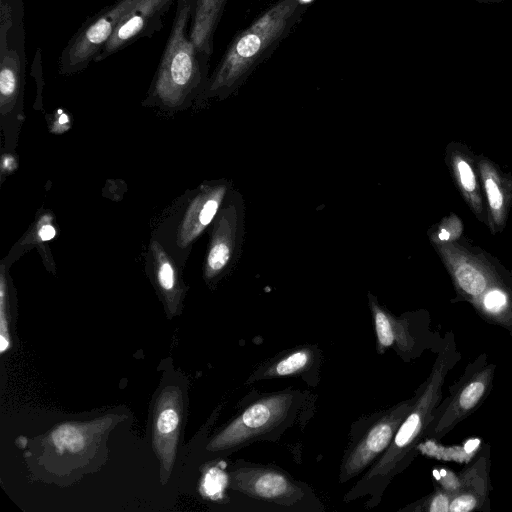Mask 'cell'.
I'll use <instances>...</instances> for the list:
<instances>
[{
  "label": "cell",
  "instance_id": "cell-1",
  "mask_svg": "<svg viewBox=\"0 0 512 512\" xmlns=\"http://www.w3.org/2000/svg\"><path fill=\"white\" fill-rule=\"evenodd\" d=\"M304 12L305 6L296 0H279L239 31L210 74L193 108L200 109L210 100L221 101L235 94L292 32Z\"/></svg>",
  "mask_w": 512,
  "mask_h": 512
},
{
  "label": "cell",
  "instance_id": "cell-2",
  "mask_svg": "<svg viewBox=\"0 0 512 512\" xmlns=\"http://www.w3.org/2000/svg\"><path fill=\"white\" fill-rule=\"evenodd\" d=\"M194 2L178 3L169 37L151 81L144 107L175 113L191 108L209 80L210 56L189 36Z\"/></svg>",
  "mask_w": 512,
  "mask_h": 512
},
{
  "label": "cell",
  "instance_id": "cell-3",
  "mask_svg": "<svg viewBox=\"0 0 512 512\" xmlns=\"http://www.w3.org/2000/svg\"><path fill=\"white\" fill-rule=\"evenodd\" d=\"M231 189V181L225 178L204 181L178 197L154 226L151 237L163 245L181 269Z\"/></svg>",
  "mask_w": 512,
  "mask_h": 512
},
{
  "label": "cell",
  "instance_id": "cell-4",
  "mask_svg": "<svg viewBox=\"0 0 512 512\" xmlns=\"http://www.w3.org/2000/svg\"><path fill=\"white\" fill-rule=\"evenodd\" d=\"M308 407V394L291 388L261 394L210 442L211 451H234L256 441H276Z\"/></svg>",
  "mask_w": 512,
  "mask_h": 512
},
{
  "label": "cell",
  "instance_id": "cell-5",
  "mask_svg": "<svg viewBox=\"0 0 512 512\" xmlns=\"http://www.w3.org/2000/svg\"><path fill=\"white\" fill-rule=\"evenodd\" d=\"M227 482L241 496L248 511L322 512L324 506L306 483L286 471L266 464L241 462Z\"/></svg>",
  "mask_w": 512,
  "mask_h": 512
},
{
  "label": "cell",
  "instance_id": "cell-6",
  "mask_svg": "<svg viewBox=\"0 0 512 512\" xmlns=\"http://www.w3.org/2000/svg\"><path fill=\"white\" fill-rule=\"evenodd\" d=\"M22 4L1 3L0 128L2 151L16 152L25 120V54Z\"/></svg>",
  "mask_w": 512,
  "mask_h": 512
},
{
  "label": "cell",
  "instance_id": "cell-7",
  "mask_svg": "<svg viewBox=\"0 0 512 512\" xmlns=\"http://www.w3.org/2000/svg\"><path fill=\"white\" fill-rule=\"evenodd\" d=\"M413 402L404 401L353 423L350 442L341 460L339 482L346 483L366 472L385 453L410 411Z\"/></svg>",
  "mask_w": 512,
  "mask_h": 512
},
{
  "label": "cell",
  "instance_id": "cell-8",
  "mask_svg": "<svg viewBox=\"0 0 512 512\" xmlns=\"http://www.w3.org/2000/svg\"><path fill=\"white\" fill-rule=\"evenodd\" d=\"M245 235V203L233 187L216 214L203 262V277L216 284L237 264Z\"/></svg>",
  "mask_w": 512,
  "mask_h": 512
},
{
  "label": "cell",
  "instance_id": "cell-9",
  "mask_svg": "<svg viewBox=\"0 0 512 512\" xmlns=\"http://www.w3.org/2000/svg\"><path fill=\"white\" fill-rule=\"evenodd\" d=\"M142 0H116L89 18L63 49L58 70L71 75L80 72L94 61L121 21Z\"/></svg>",
  "mask_w": 512,
  "mask_h": 512
},
{
  "label": "cell",
  "instance_id": "cell-10",
  "mask_svg": "<svg viewBox=\"0 0 512 512\" xmlns=\"http://www.w3.org/2000/svg\"><path fill=\"white\" fill-rule=\"evenodd\" d=\"M176 0H142L118 25L95 57L99 62L162 27L166 12Z\"/></svg>",
  "mask_w": 512,
  "mask_h": 512
},
{
  "label": "cell",
  "instance_id": "cell-11",
  "mask_svg": "<svg viewBox=\"0 0 512 512\" xmlns=\"http://www.w3.org/2000/svg\"><path fill=\"white\" fill-rule=\"evenodd\" d=\"M322 352L316 345H301L278 353L260 364L248 377L246 383L259 380L301 377L310 385L318 382Z\"/></svg>",
  "mask_w": 512,
  "mask_h": 512
},
{
  "label": "cell",
  "instance_id": "cell-12",
  "mask_svg": "<svg viewBox=\"0 0 512 512\" xmlns=\"http://www.w3.org/2000/svg\"><path fill=\"white\" fill-rule=\"evenodd\" d=\"M145 270L158 290L169 302H174L182 291L179 277L181 269L163 245L151 237L145 253Z\"/></svg>",
  "mask_w": 512,
  "mask_h": 512
},
{
  "label": "cell",
  "instance_id": "cell-13",
  "mask_svg": "<svg viewBox=\"0 0 512 512\" xmlns=\"http://www.w3.org/2000/svg\"><path fill=\"white\" fill-rule=\"evenodd\" d=\"M228 0H195L189 36L198 50L211 57L214 34Z\"/></svg>",
  "mask_w": 512,
  "mask_h": 512
},
{
  "label": "cell",
  "instance_id": "cell-14",
  "mask_svg": "<svg viewBox=\"0 0 512 512\" xmlns=\"http://www.w3.org/2000/svg\"><path fill=\"white\" fill-rule=\"evenodd\" d=\"M11 262L3 259L0 264V352L4 353L10 346L8 336V321H7V303H8V280H9V266Z\"/></svg>",
  "mask_w": 512,
  "mask_h": 512
},
{
  "label": "cell",
  "instance_id": "cell-15",
  "mask_svg": "<svg viewBox=\"0 0 512 512\" xmlns=\"http://www.w3.org/2000/svg\"><path fill=\"white\" fill-rule=\"evenodd\" d=\"M455 275L461 288L468 294L480 295L486 288L484 276L469 264L458 266Z\"/></svg>",
  "mask_w": 512,
  "mask_h": 512
},
{
  "label": "cell",
  "instance_id": "cell-16",
  "mask_svg": "<svg viewBox=\"0 0 512 512\" xmlns=\"http://www.w3.org/2000/svg\"><path fill=\"white\" fill-rule=\"evenodd\" d=\"M53 440L59 449L79 450L83 445L82 434L72 426H62L53 433Z\"/></svg>",
  "mask_w": 512,
  "mask_h": 512
},
{
  "label": "cell",
  "instance_id": "cell-17",
  "mask_svg": "<svg viewBox=\"0 0 512 512\" xmlns=\"http://www.w3.org/2000/svg\"><path fill=\"white\" fill-rule=\"evenodd\" d=\"M228 476L222 470L214 467L205 474L202 482V488L206 495L216 499L221 497L224 488L227 485Z\"/></svg>",
  "mask_w": 512,
  "mask_h": 512
},
{
  "label": "cell",
  "instance_id": "cell-18",
  "mask_svg": "<svg viewBox=\"0 0 512 512\" xmlns=\"http://www.w3.org/2000/svg\"><path fill=\"white\" fill-rule=\"evenodd\" d=\"M484 389L485 385L481 381H474L466 386L459 398L462 409L468 410L473 408L483 395Z\"/></svg>",
  "mask_w": 512,
  "mask_h": 512
},
{
  "label": "cell",
  "instance_id": "cell-19",
  "mask_svg": "<svg viewBox=\"0 0 512 512\" xmlns=\"http://www.w3.org/2000/svg\"><path fill=\"white\" fill-rule=\"evenodd\" d=\"M485 189L489 200L490 207L495 215L498 216L503 206V196L497 182L492 176H485Z\"/></svg>",
  "mask_w": 512,
  "mask_h": 512
},
{
  "label": "cell",
  "instance_id": "cell-20",
  "mask_svg": "<svg viewBox=\"0 0 512 512\" xmlns=\"http://www.w3.org/2000/svg\"><path fill=\"white\" fill-rule=\"evenodd\" d=\"M179 416L172 408H166L160 412L156 421V428L160 434H169L178 425Z\"/></svg>",
  "mask_w": 512,
  "mask_h": 512
},
{
  "label": "cell",
  "instance_id": "cell-21",
  "mask_svg": "<svg viewBox=\"0 0 512 512\" xmlns=\"http://www.w3.org/2000/svg\"><path fill=\"white\" fill-rule=\"evenodd\" d=\"M460 183L465 191L473 193L476 189V179L473 170L464 160L457 161Z\"/></svg>",
  "mask_w": 512,
  "mask_h": 512
},
{
  "label": "cell",
  "instance_id": "cell-22",
  "mask_svg": "<svg viewBox=\"0 0 512 512\" xmlns=\"http://www.w3.org/2000/svg\"><path fill=\"white\" fill-rule=\"evenodd\" d=\"M476 506V500L472 495H461L455 498L449 505V511L451 512H468L474 509Z\"/></svg>",
  "mask_w": 512,
  "mask_h": 512
},
{
  "label": "cell",
  "instance_id": "cell-23",
  "mask_svg": "<svg viewBox=\"0 0 512 512\" xmlns=\"http://www.w3.org/2000/svg\"><path fill=\"white\" fill-rule=\"evenodd\" d=\"M16 152L2 151L1 157V183L5 180V176L17 169Z\"/></svg>",
  "mask_w": 512,
  "mask_h": 512
},
{
  "label": "cell",
  "instance_id": "cell-24",
  "mask_svg": "<svg viewBox=\"0 0 512 512\" xmlns=\"http://www.w3.org/2000/svg\"><path fill=\"white\" fill-rule=\"evenodd\" d=\"M506 303V297L505 295L498 291L494 290L489 292L484 299V304L487 309L491 311H497L500 308H502Z\"/></svg>",
  "mask_w": 512,
  "mask_h": 512
},
{
  "label": "cell",
  "instance_id": "cell-25",
  "mask_svg": "<svg viewBox=\"0 0 512 512\" xmlns=\"http://www.w3.org/2000/svg\"><path fill=\"white\" fill-rule=\"evenodd\" d=\"M431 512H447L449 511V501L444 494L435 496L428 508Z\"/></svg>",
  "mask_w": 512,
  "mask_h": 512
},
{
  "label": "cell",
  "instance_id": "cell-26",
  "mask_svg": "<svg viewBox=\"0 0 512 512\" xmlns=\"http://www.w3.org/2000/svg\"><path fill=\"white\" fill-rule=\"evenodd\" d=\"M479 443L478 439H471L465 444L464 449L470 454L478 447Z\"/></svg>",
  "mask_w": 512,
  "mask_h": 512
},
{
  "label": "cell",
  "instance_id": "cell-27",
  "mask_svg": "<svg viewBox=\"0 0 512 512\" xmlns=\"http://www.w3.org/2000/svg\"><path fill=\"white\" fill-rule=\"evenodd\" d=\"M475 1L480 4H496V3H501V2H504L507 0H475Z\"/></svg>",
  "mask_w": 512,
  "mask_h": 512
},
{
  "label": "cell",
  "instance_id": "cell-28",
  "mask_svg": "<svg viewBox=\"0 0 512 512\" xmlns=\"http://www.w3.org/2000/svg\"><path fill=\"white\" fill-rule=\"evenodd\" d=\"M438 237L440 240H447L449 238V232L445 229H441Z\"/></svg>",
  "mask_w": 512,
  "mask_h": 512
},
{
  "label": "cell",
  "instance_id": "cell-29",
  "mask_svg": "<svg viewBox=\"0 0 512 512\" xmlns=\"http://www.w3.org/2000/svg\"><path fill=\"white\" fill-rule=\"evenodd\" d=\"M298 3H300L301 5H307L309 3H311L312 1L314 0H296Z\"/></svg>",
  "mask_w": 512,
  "mask_h": 512
},
{
  "label": "cell",
  "instance_id": "cell-30",
  "mask_svg": "<svg viewBox=\"0 0 512 512\" xmlns=\"http://www.w3.org/2000/svg\"><path fill=\"white\" fill-rule=\"evenodd\" d=\"M177 4L178 3H189V2H195V0H176Z\"/></svg>",
  "mask_w": 512,
  "mask_h": 512
},
{
  "label": "cell",
  "instance_id": "cell-31",
  "mask_svg": "<svg viewBox=\"0 0 512 512\" xmlns=\"http://www.w3.org/2000/svg\"><path fill=\"white\" fill-rule=\"evenodd\" d=\"M434 475H435V477L437 478V480H440V479H441V476L437 473V471H434Z\"/></svg>",
  "mask_w": 512,
  "mask_h": 512
}]
</instances>
